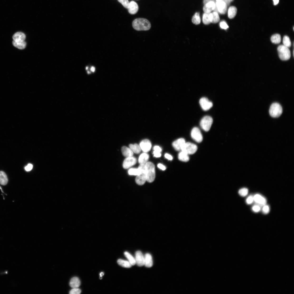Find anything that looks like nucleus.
Returning <instances> with one entry per match:
<instances>
[{
  "label": "nucleus",
  "mask_w": 294,
  "mask_h": 294,
  "mask_svg": "<svg viewBox=\"0 0 294 294\" xmlns=\"http://www.w3.org/2000/svg\"><path fill=\"white\" fill-rule=\"evenodd\" d=\"M132 25L134 29L138 31H147L151 28L150 22L143 18H138L134 20Z\"/></svg>",
  "instance_id": "f257e3e1"
},
{
  "label": "nucleus",
  "mask_w": 294,
  "mask_h": 294,
  "mask_svg": "<svg viewBox=\"0 0 294 294\" xmlns=\"http://www.w3.org/2000/svg\"><path fill=\"white\" fill-rule=\"evenodd\" d=\"M146 181L151 183L155 180L156 176L155 167L152 163L148 162L145 164Z\"/></svg>",
  "instance_id": "f03ea898"
},
{
  "label": "nucleus",
  "mask_w": 294,
  "mask_h": 294,
  "mask_svg": "<svg viewBox=\"0 0 294 294\" xmlns=\"http://www.w3.org/2000/svg\"><path fill=\"white\" fill-rule=\"evenodd\" d=\"M279 56L282 61H287L291 57L290 51L288 47L283 45L279 46L278 48Z\"/></svg>",
  "instance_id": "7ed1b4c3"
},
{
  "label": "nucleus",
  "mask_w": 294,
  "mask_h": 294,
  "mask_svg": "<svg viewBox=\"0 0 294 294\" xmlns=\"http://www.w3.org/2000/svg\"><path fill=\"white\" fill-rule=\"evenodd\" d=\"M138 167L141 170L140 173L137 175L136 181V183L139 185H142L146 181V173L145 165L140 164Z\"/></svg>",
  "instance_id": "20e7f679"
},
{
  "label": "nucleus",
  "mask_w": 294,
  "mask_h": 294,
  "mask_svg": "<svg viewBox=\"0 0 294 294\" xmlns=\"http://www.w3.org/2000/svg\"><path fill=\"white\" fill-rule=\"evenodd\" d=\"M282 108L278 103H273L271 106L269 112L271 116L274 118L279 117L282 113Z\"/></svg>",
  "instance_id": "39448f33"
},
{
  "label": "nucleus",
  "mask_w": 294,
  "mask_h": 294,
  "mask_svg": "<svg viewBox=\"0 0 294 294\" xmlns=\"http://www.w3.org/2000/svg\"><path fill=\"white\" fill-rule=\"evenodd\" d=\"M213 122V120L211 117L206 116L201 120L200 125L203 129L206 132H208L210 129Z\"/></svg>",
  "instance_id": "423d86ee"
},
{
  "label": "nucleus",
  "mask_w": 294,
  "mask_h": 294,
  "mask_svg": "<svg viewBox=\"0 0 294 294\" xmlns=\"http://www.w3.org/2000/svg\"><path fill=\"white\" fill-rule=\"evenodd\" d=\"M197 149V146L191 143L186 142L183 146L181 151L189 155L194 154L195 153Z\"/></svg>",
  "instance_id": "0eeeda50"
},
{
  "label": "nucleus",
  "mask_w": 294,
  "mask_h": 294,
  "mask_svg": "<svg viewBox=\"0 0 294 294\" xmlns=\"http://www.w3.org/2000/svg\"><path fill=\"white\" fill-rule=\"evenodd\" d=\"M214 12L221 14H224L227 10V6L226 3L223 1L216 2Z\"/></svg>",
  "instance_id": "6e6552de"
},
{
  "label": "nucleus",
  "mask_w": 294,
  "mask_h": 294,
  "mask_svg": "<svg viewBox=\"0 0 294 294\" xmlns=\"http://www.w3.org/2000/svg\"><path fill=\"white\" fill-rule=\"evenodd\" d=\"M192 138L196 142L200 143L203 140V136L199 129L197 127H194L192 129L191 132Z\"/></svg>",
  "instance_id": "1a4fd4ad"
},
{
  "label": "nucleus",
  "mask_w": 294,
  "mask_h": 294,
  "mask_svg": "<svg viewBox=\"0 0 294 294\" xmlns=\"http://www.w3.org/2000/svg\"><path fill=\"white\" fill-rule=\"evenodd\" d=\"M199 103L203 110L205 111L209 110L213 106L212 103L205 97L201 98L200 99Z\"/></svg>",
  "instance_id": "9d476101"
},
{
  "label": "nucleus",
  "mask_w": 294,
  "mask_h": 294,
  "mask_svg": "<svg viewBox=\"0 0 294 294\" xmlns=\"http://www.w3.org/2000/svg\"><path fill=\"white\" fill-rule=\"evenodd\" d=\"M136 158L133 156L127 157L124 160L123 163V167L125 169H127L135 165L137 163Z\"/></svg>",
  "instance_id": "9b49d317"
},
{
  "label": "nucleus",
  "mask_w": 294,
  "mask_h": 294,
  "mask_svg": "<svg viewBox=\"0 0 294 294\" xmlns=\"http://www.w3.org/2000/svg\"><path fill=\"white\" fill-rule=\"evenodd\" d=\"M139 146L141 150L145 153L149 152L152 146L150 141L147 139L142 141L140 142Z\"/></svg>",
  "instance_id": "f8f14e48"
},
{
  "label": "nucleus",
  "mask_w": 294,
  "mask_h": 294,
  "mask_svg": "<svg viewBox=\"0 0 294 294\" xmlns=\"http://www.w3.org/2000/svg\"><path fill=\"white\" fill-rule=\"evenodd\" d=\"M135 259L136 264L138 266L142 267L144 265V256L141 251L136 252Z\"/></svg>",
  "instance_id": "ddd939ff"
},
{
  "label": "nucleus",
  "mask_w": 294,
  "mask_h": 294,
  "mask_svg": "<svg viewBox=\"0 0 294 294\" xmlns=\"http://www.w3.org/2000/svg\"><path fill=\"white\" fill-rule=\"evenodd\" d=\"M254 201L260 206H262L266 205V199L264 197L259 194H256L253 197Z\"/></svg>",
  "instance_id": "4468645a"
},
{
  "label": "nucleus",
  "mask_w": 294,
  "mask_h": 294,
  "mask_svg": "<svg viewBox=\"0 0 294 294\" xmlns=\"http://www.w3.org/2000/svg\"><path fill=\"white\" fill-rule=\"evenodd\" d=\"M186 142L184 139L180 138L174 141L172 143V146L176 150L179 151L181 150L183 146Z\"/></svg>",
  "instance_id": "2eb2a0df"
},
{
  "label": "nucleus",
  "mask_w": 294,
  "mask_h": 294,
  "mask_svg": "<svg viewBox=\"0 0 294 294\" xmlns=\"http://www.w3.org/2000/svg\"><path fill=\"white\" fill-rule=\"evenodd\" d=\"M138 5L136 2L133 1H132L130 2L128 10L130 14L132 15L136 14L138 12Z\"/></svg>",
  "instance_id": "dca6fc26"
},
{
  "label": "nucleus",
  "mask_w": 294,
  "mask_h": 294,
  "mask_svg": "<svg viewBox=\"0 0 294 294\" xmlns=\"http://www.w3.org/2000/svg\"><path fill=\"white\" fill-rule=\"evenodd\" d=\"M26 37V36L24 33L21 32H18L13 35V41L16 42H22L24 41Z\"/></svg>",
  "instance_id": "f3484780"
},
{
  "label": "nucleus",
  "mask_w": 294,
  "mask_h": 294,
  "mask_svg": "<svg viewBox=\"0 0 294 294\" xmlns=\"http://www.w3.org/2000/svg\"><path fill=\"white\" fill-rule=\"evenodd\" d=\"M215 6V3L214 2H209L204 5L203 10L205 13H211L214 10Z\"/></svg>",
  "instance_id": "a211bd4d"
},
{
  "label": "nucleus",
  "mask_w": 294,
  "mask_h": 294,
  "mask_svg": "<svg viewBox=\"0 0 294 294\" xmlns=\"http://www.w3.org/2000/svg\"><path fill=\"white\" fill-rule=\"evenodd\" d=\"M144 256V265L148 268L152 267L153 265V261L152 256L149 253H147Z\"/></svg>",
  "instance_id": "6ab92c4d"
},
{
  "label": "nucleus",
  "mask_w": 294,
  "mask_h": 294,
  "mask_svg": "<svg viewBox=\"0 0 294 294\" xmlns=\"http://www.w3.org/2000/svg\"><path fill=\"white\" fill-rule=\"evenodd\" d=\"M209 18L211 23H216L220 21V18L218 14L215 12L210 13Z\"/></svg>",
  "instance_id": "aec40b11"
},
{
  "label": "nucleus",
  "mask_w": 294,
  "mask_h": 294,
  "mask_svg": "<svg viewBox=\"0 0 294 294\" xmlns=\"http://www.w3.org/2000/svg\"><path fill=\"white\" fill-rule=\"evenodd\" d=\"M80 281L77 277H73L70 282V286L73 288H78L80 286Z\"/></svg>",
  "instance_id": "412c9836"
},
{
  "label": "nucleus",
  "mask_w": 294,
  "mask_h": 294,
  "mask_svg": "<svg viewBox=\"0 0 294 294\" xmlns=\"http://www.w3.org/2000/svg\"><path fill=\"white\" fill-rule=\"evenodd\" d=\"M122 152L123 155L127 157L132 156L133 154L132 150L130 148L126 146L122 147Z\"/></svg>",
  "instance_id": "4be33fe9"
},
{
  "label": "nucleus",
  "mask_w": 294,
  "mask_h": 294,
  "mask_svg": "<svg viewBox=\"0 0 294 294\" xmlns=\"http://www.w3.org/2000/svg\"><path fill=\"white\" fill-rule=\"evenodd\" d=\"M149 158V155L144 153L142 154L140 156L138 161L140 164L145 165L147 162Z\"/></svg>",
  "instance_id": "5701e85b"
},
{
  "label": "nucleus",
  "mask_w": 294,
  "mask_h": 294,
  "mask_svg": "<svg viewBox=\"0 0 294 294\" xmlns=\"http://www.w3.org/2000/svg\"><path fill=\"white\" fill-rule=\"evenodd\" d=\"M237 8L234 6L230 7L228 11V16L229 18L232 19L234 18L236 16L237 12Z\"/></svg>",
  "instance_id": "b1692460"
},
{
  "label": "nucleus",
  "mask_w": 294,
  "mask_h": 294,
  "mask_svg": "<svg viewBox=\"0 0 294 294\" xmlns=\"http://www.w3.org/2000/svg\"><path fill=\"white\" fill-rule=\"evenodd\" d=\"M8 179L6 173L3 171H0V184L5 186L7 184Z\"/></svg>",
  "instance_id": "393cba45"
},
{
  "label": "nucleus",
  "mask_w": 294,
  "mask_h": 294,
  "mask_svg": "<svg viewBox=\"0 0 294 294\" xmlns=\"http://www.w3.org/2000/svg\"><path fill=\"white\" fill-rule=\"evenodd\" d=\"M178 158L180 161L185 162L189 161L190 159L189 155L182 151L179 153Z\"/></svg>",
  "instance_id": "a878e982"
},
{
  "label": "nucleus",
  "mask_w": 294,
  "mask_h": 294,
  "mask_svg": "<svg viewBox=\"0 0 294 294\" xmlns=\"http://www.w3.org/2000/svg\"><path fill=\"white\" fill-rule=\"evenodd\" d=\"M13 45L15 47L20 49H23L26 47V43L25 41L22 42H16L13 41L12 42Z\"/></svg>",
  "instance_id": "bb28decb"
},
{
  "label": "nucleus",
  "mask_w": 294,
  "mask_h": 294,
  "mask_svg": "<svg viewBox=\"0 0 294 294\" xmlns=\"http://www.w3.org/2000/svg\"><path fill=\"white\" fill-rule=\"evenodd\" d=\"M117 263L119 265L124 267L129 268L132 266V265L128 261L121 259H119L118 260Z\"/></svg>",
  "instance_id": "cd10ccee"
},
{
  "label": "nucleus",
  "mask_w": 294,
  "mask_h": 294,
  "mask_svg": "<svg viewBox=\"0 0 294 294\" xmlns=\"http://www.w3.org/2000/svg\"><path fill=\"white\" fill-rule=\"evenodd\" d=\"M130 148L133 152L136 154H139L141 152V149L140 146L137 144H130L129 145Z\"/></svg>",
  "instance_id": "c85d7f7f"
},
{
  "label": "nucleus",
  "mask_w": 294,
  "mask_h": 294,
  "mask_svg": "<svg viewBox=\"0 0 294 294\" xmlns=\"http://www.w3.org/2000/svg\"><path fill=\"white\" fill-rule=\"evenodd\" d=\"M124 255L128 260V261L130 263L132 266H134L136 264L135 258L127 252H125Z\"/></svg>",
  "instance_id": "c756f323"
},
{
  "label": "nucleus",
  "mask_w": 294,
  "mask_h": 294,
  "mask_svg": "<svg viewBox=\"0 0 294 294\" xmlns=\"http://www.w3.org/2000/svg\"><path fill=\"white\" fill-rule=\"evenodd\" d=\"M271 40L273 44H279L281 42V36L279 34L274 35L271 37Z\"/></svg>",
  "instance_id": "7c9ffc66"
},
{
  "label": "nucleus",
  "mask_w": 294,
  "mask_h": 294,
  "mask_svg": "<svg viewBox=\"0 0 294 294\" xmlns=\"http://www.w3.org/2000/svg\"><path fill=\"white\" fill-rule=\"evenodd\" d=\"M192 22L196 24H199L201 22V19L199 13H196L193 16L192 20Z\"/></svg>",
  "instance_id": "2f4dec72"
},
{
  "label": "nucleus",
  "mask_w": 294,
  "mask_h": 294,
  "mask_svg": "<svg viewBox=\"0 0 294 294\" xmlns=\"http://www.w3.org/2000/svg\"><path fill=\"white\" fill-rule=\"evenodd\" d=\"M283 45L288 47L291 46V42L289 37L287 36H285L283 39Z\"/></svg>",
  "instance_id": "473e14b6"
},
{
  "label": "nucleus",
  "mask_w": 294,
  "mask_h": 294,
  "mask_svg": "<svg viewBox=\"0 0 294 294\" xmlns=\"http://www.w3.org/2000/svg\"><path fill=\"white\" fill-rule=\"evenodd\" d=\"M210 13H205L203 14V21L205 25H208L211 23L209 18Z\"/></svg>",
  "instance_id": "72a5a7b5"
},
{
  "label": "nucleus",
  "mask_w": 294,
  "mask_h": 294,
  "mask_svg": "<svg viewBox=\"0 0 294 294\" xmlns=\"http://www.w3.org/2000/svg\"><path fill=\"white\" fill-rule=\"evenodd\" d=\"M141 170L139 167L138 169L131 168L129 170L128 173L130 175H137L140 173Z\"/></svg>",
  "instance_id": "f704fd0d"
},
{
  "label": "nucleus",
  "mask_w": 294,
  "mask_h": 294,
  "mask_svg": "<svg viewBox=\"0 0 294 294\" xmlns=\"http://www.w3.org/2000/svg\"><path fill=\"white\" fill-rule=\"evenodd\" d=\"M248 189L246 188H243L240 189L239 191V194L241 196L245 197L248 194Z\"/></svg>",
  "instance_id": "c9c22d12"
},
{
  "label": "nucleus",
  "mask_w": 294,
  "mask_h": 294,
  "mask_svg": "<svg viewBox=\"0 0 294 294\" xmlns=\"http://www.w3.org/2000/svg\"><path fill=\"white\" fill-rule=\"evenodd\" d=\"M118 1L126 8L128 9L129 6L130 2L128 0H118Z\"/></svg>",
  "instance_id": "e433bc0d"
},
{
  "label": "nucleus",
  "mask_w": 294,
  "mask_h": 294,
  "mask_svg": "<svg viewBox=\"0 0 294 294\" xmlns=\"http://www.w3.org/2000/svg\"><path fill=\"white\" fill-rule=\"evenodd\" d=\"M81 290L78 288H74L70 291V294H80L81 293Z\"/></svg>",
  "instance_id": "4c0bfd02"
},
{
  "label": "nucleus",
  "mask_w": 294,
  "mask_h": 294,
  "mask_svg": "<svg viewBox=\"0 0 294 294\" xmlns=\"http://www.w3.org/2000/svg\"><path fill=\"white\" fill-rule=\"evenodd\" d=\"M263 213L265 214H268L270 211V208L268 205H265L263 206L262 210Z\"/></svg>",
  "instance_id": "58836bf2"
},
{
  "label": "nucleus",
  "mask_w": 294,
  "mask_h": 294,
  "mask_svg": "<svg viewBox=\"0 0 294 294\" xmlns=\"http://www.w3.org/2000/svg\"><path fill=\"white\" fill-rule=\"evenodd\" d=\"M220 26L221 28L225 30L227 29L229 27L228 24L224 21H222L220 23Z\"/></svg>",
  "instance_id": "ea45409f"
},
{
  "label": "nucleus",
  "mask_w": 294,
  "mask_h": 294,
  "mask_svg": "<svg viewBox=\"0 0 294 294\" xmlns=\"http://www.w3.org/2000/svg\"><path fill=\"white\" fill-rule=\"evenodd\" d=\"M254 201L253 197L252 196H250L246 200L247 203L248 205L251 204Z\"/></svg>",
  "instance_id": "a19ab883"
},
{
  "label": "nucleus",
  "mask_w": 294,
  "mask_h": 294,
  "mask_svg": "<svg viewBox=\"0 0 294 294\" xmlns=\"http://www.w3.org/2000/svg\"><path fill=\"white\" fill-rule=\"evenodd\" d=\"M252 209L253 211L254 212L258 213L260 211V210H261V208H260L259 206L258 205H256L253 207Z\"/></svg>",
  "instance_id": "79ce46f5"
},
{
  "label": "nucleus",
  "mask_w": 294,
  "mask_h": 294,
  "mask_svg": "<svg viewBox=\"0 0 294 294\" xmlns=\"http://www.w3.org/2000/svg\"><path fill=\"white\" fill-rule=\"evenodd\" d=\"M33 168V165L31 164H29L25 167V169L27 171H31Z\"/></svg>",
  "instance_id": "37998d69"
},
{
  "label": "nucleus",
  "mask_w": 294,
  "mask_h": 294,
  "mask_svg": "<svg viewBox=\"0 0 294 294\" xmlns=\"http://www.w3.org/2000/svg\"><path fill=\"white\" fill-rule=\"evenodd\" d=\"M154 151L155 152L161 153L162 151V149L159 146H156L154 148Z\"/></svg>",
  "instance_id": "c03bdc74"
},
{
  "label": "nucleus",
  "mask_w": 294,
  "mask_h": 294,
  "mask_svg": "<svg viewBox=\"0 0 294 294\" xmlns=\"http://www.w3.org/2000/svg\"><path fill=\"white\" fill-rule=\"evenodd\" d=\"M153 154H154V156L156 157H160L161 156V153L156 152L155 151H154Z\"/></svg>",
  "instance_id": "a18cd8bd"
},
{
  "label": "nucleus",
  "mask_w": 294,
  "mask_h": 294,
  "mask_svg": "<svg viewBox=\"0 0 294 294\" xmlns=\"http://www.w3.org/2000/svg\"><path fill=\"white\" fill-rule=\"evenodd\" d=\"M157 166L160 169L162 170H165L166 169V167L162 164H159Z\"/></svg>",
  "instance_id": "49530a36"
},
{
  "label": "nucleus",
  "mask_w": 294,
  "mask_h": 294,
  "mask_svg": "<svg viewBox=\"0 0 294 294\" xmlns=\"http://www.w3.org/2000/svg\"><path fill=\"white\" fill-rule=\"evenodd\" d=\"M165 157L166 158L169 160H172L173 159L172 156L170 155L167 153L165 154Z\"/></svg>",
  "instance_id": "de8ad7c7"
},
{
  "label": "nucleus",
  "mask_w": 294,
  "mask_h": 294,
  "mask_svg": "<svg viewBox=\"0 0 294 294\" xmlns=\"http://www.w3.org/2000/svg\"><path fill=\"white\" fill-rule=\"evenodd\" d=\"M233 1L234 0H223V1L226 3L227 6H229L230 5V3Z\"/></svg>",
  "instance_id": "09e8293b"
},
{
  "label": "nucleus",
  "mask_w": 294,
  "mask_h": 294,
  "mask_svg": "<svg viewBox=\"0 0 294 294\" xmlns=\"http://www.w3.org/2000/svg\"><path fill=\"white\" fill-rule=\"evenodd\" d=\"M210 2H214L215 3V0H204L203 3L204 5Z\"/></svg>",
  "instance_id": "8fccbe9b"
},
{
  "label": "nucleus",
  "mask_w": 294,
  "mask_h": 294,
  "mask_svg": "<svg viewBox=\"0 0 294 294\" xmlns=\"http://www.w3.org/2000/svg\"><path fill=\"white\" fill-rule=\"evenodd\" d=\"M274 4L276 5L278 4L279 2V0H273Z\"/></svg>",
  "instance_id": "3c124183"
},
{
  "label": "nucleus",
  "mask_w": 294,
  "mask_h": 294,
  "mask_svg": "<svg viewBox=\"0 0 294 294\" xmlns=\"http://www.w3.org/2000/svg\"><path fill=\"white\" fill-rule=\"evenodd\" d=\"M91 71L94 72L95 71V68L94 66H92L90 69Z\"/></svg>",
  "instance_id": "603ef678"
},
{
  "label": "nucleus",
  "mask_w": 294,
  "mask_h": 294,
  "mask_svg": "<svg viewBox=\"0 0 294 294\" xmlns=\"http://www.w3.org/2000/svg\"><path fill=\"white\" fill-rule=\"evenodd\" d=\"M104 275V273L103 272H101L100 273V279H102V276H103Z\"/></svg>",
  "instance_id": "864d4df0"
},
{
  "label": "nucleus",
  "mask_w": 294,
  "mask_h": 294,
  "mask_svg": "<svg viewBox=\"0 0 294 294\" xmlns=\"http://www.w3.org/2000/svg\"><path fill=\"white\" fill-rule=\"evenodd\" d=\"M216 2H218L223 1V0H215Z\"/></svg>",
  "instance_id": "5fc2aeb1"
},
{
  "label": "nucleus",
  "mask_w": 294,
  "mask_h": 294,
  "mask_svg": "<svg viewBox=\"0 0 294 294\" xmlns=\"http://www.w3.org/2000/svg\"><path fill=\"white\" fill-rule=\"evenodd\" d=\"M88 67H86V70H88Z\"/></svg>",
  "instance_id": "6e6d98bb"
},
{
  "label": "nucleus",
  "mask_w": 294,
  "mask_h": 294,
  "mask_svg": "<svg viewBox=\"0 0 294 294\" xmlns=\"http://www.w3.org/2000/svg\"><path fill=\"white\" fill-rule=\"evenodd\" d=\"M87 73H88V74H89V73H90V72H89V71H88V72H87Z\"/></svg>",
  "instance_id": "4d7b16f0"
}]
</instances>
